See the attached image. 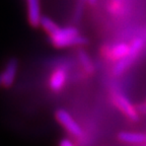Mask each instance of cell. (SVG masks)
<instances>
[{"label":"cell","mask_w":146,"mask_h":146,"mask_svg":"<svg viewBox=\"0 0 146 146\" xmlns=\"http://www.w3.org/2000/svg\"><path fill=\"white\" fill-rule=\"evenodd\" d=\"M50 42L56 48L63 49L84 46L88 43V40L81 36L75 27H59L57 32L50 35Z\"/></svg>","instance_id":"6da1fadb"},{"label":"cell","mask_w":146,"mask_h":146,"mask_svg":"<svg viewBox=\"0 0 146 146\" xmlns=\"http://www.w3.org/2000/svg\"><path fill=\"white\" fill-rule=\"evenodd\" d=\"M145 46V40L143 38H136L130 44V53L125 58L121 59L120 61H117L116 65L113 68L114 75L120 76L122 75L126 70L130 68V66L137 60L138 56L140 55L141 51L143 50Z\"/></svg>","instance_id":"7a4b0ae2"},{"label":"cell","mask_w":146,"mask_h":146,"mask_svg":"<svg viewBox=\"0 0 146 146\" xmlns=\"http://www.w3.org/2000/svg\"><path fill=\"white\" fill-rule=\"evenodd\" d=\"M113 102L115 106L119 109V111L123 113L130 121L138 122L139 121V113L138 109L133 106V104L130 102V100L120 91H115L112 96Z\"/></svg>","instance_id":"3957f363"},{"label":"cell","mask_w":146,"mask_h":146,"mask_svg":"<svg viewBox=\"0 0 146 146\" xmlns=\"http://www.w3.org/2000/svg\"><path fill=\"white\" fill-rule=\"evenodd\" d=\"M55 117L56 120L59 122V124L62 127L72 136L76 137V138H80L83 135L82 130L80 126L78 125L77 122L73 119V117L67 112L66 110L59 109L55 113Z\"/></svg>","instance_id":"277c9868"},{"label":"cell","mask_w":146,"mask_h":146,"mask_svg":"<svg viewBox=\"0 0 146 146\" xmlns=\"http://www.w3.org/2000/svg\"><path fill=\"white\" fill-rule=\"evenodd\" d=\"M68 79V69L65 65L56 67L49 79V87L53 92H59L64 88Z\"/></svg>","instance_id":"5b68a950"},{"label":"cell","mask_w":146,"mask_h":146,"mask_svg":"<svg viewBox=\"0 0 146 146\" xmlns=\"http://www.w3.org/2000/svg\"><path fill=\"white\" fill-rule=\"evenodd\" d=\"M18 68V61L16 58H10L7 61L4 69L1 72L3 80V87L9 88L11 87L14 83V80L16 77V73H17Z\"/></svg>","instance_id":"8992f818"},{"label":"cell","mask_w":146,"mask_h":146,"mask_svg":"<svg viewBox=\"0 0 146 146\" xmlns=\"http://www.w3.org/2000/svg\"><path fill=\"white\" fill-rule=\"evenodd\" d=\"M27 19L33 27H40V21L42 18L41 3L40 0H27Z\"/></svg>","instance_id":"52a82bcc"},{"label":"cell","mask_w":146,"mask_h":146,"mask_svg":"<svg viewBox=\"0 0 146 146\" xmlns=\"http://www.w3.org/2000/svg\"><path fill=\"white\" fill-rule=\"evenodd\" d=\"M129 53H130V44L120 42L110 47L108 50V56L112 60L120 61L121 59L125 58Z\"/></svg>","instance_id":"ba28073f"},{"label":"cell","mask_w":146,"mask_h":146,"mask_svg":"<svg viewBox=\"0 0 146 146\" xmlns=\"http://www.w3.org/2000/svg\"><path fill=\"white\" fill-rule=\"evenodd\" d=\"M118 139L121 142L127 144H141L145 142L146 135L142 133L135 132H120L118 134Z\"/></svg>","instance_id":"9c48e42d"},{"label":"cell","mask_w":146,"mask_h":146,"mask_svg":"<svg viewBox=\"0 0 146 146\" xmlns=\"http://www.w3.org/2000/svg\"><path fill=\"white\" fill-rule=\"evenodd\" d=\"M78 59H79V62L81 64L82 68L86 71V73H88V74L94 73V63H92V61H91L90 57H89V55L87 54L86 51L83 50V49H80L78 51Z\"/></svg>","instance_id":"30bf717a"},{"label":"cell","mask_w":146,"mask_h":146,"mask_svg":"<svg viewBox=\"0 0 146 146\" xmlns=\"http://www.w3.org/2000/svg\"><path fill=\"white\" fill-rule=\"evenodd\" d=\"M40 27L45 31L47 34H49V36L52 34H54L55 32H57L59 30V25L53 21L52 18H50L47 15H43L40 21Z\"/></svg>","instance_id":"8fae6325"},{"label":"cell","mask_w":146,"mask_h":146,"mask_svg":"<svg viewBox=\"0 0 146 146\" xmlns=\"http://www.w3.org/2000/svg\"><path fill=\"white\" fill-rule=\"evenodd\" d=\"M85 3H88V0H77L75 5V10H74V16H73L75 21H78L81 18Z\"/></svg>","instance_id":"7c38bea8"},{"label":"cell","mask_w":146,"mask_h":146,"mask_svg":"<svg viewBox=\"0 0 146 146\" xmlns=\"http://www.w3.org/2000/svg\"><path fill=\"white\" fill-rule=\"evenodd\" d=\"M59 146H75V143L69 138H63L60 140Z\"/></svg>","instance_id":"4fadbf2b"},{"label":"cell","mask_w":146,"mask_h":146,"mask_svg":"<svg viewBox=\"0 0 146 146\" xmlns=\"http://www.w3.org/2000/svg\"><path fill=\"white\" fill-rule=\"evenodd\" d=\"M98 0H88V4L90 5H96V3H98Z\"/></svg>","instance_id":"5bb4252c"},{"label":"cell","mask_w":146,"mask_h":146,"mask_svg":"<svg viewBox=\"0 0 146 146\" xmlns=\"http://www.w3.org/2000/svg\"><path fill=\"white\" fill-rule=\"evenodd\" d=\"M0 86H3V80H2V75L0 73Z\"/></svg>","instance_id":"9a60e30c"},{"label":"cell","mask_w":146,"mask_h":146,"mask_svg":"<svg viewBox=\"0 0 146 146\" xmlns=\"http://www.w3.org/2000/svg\"><path fill=\"white\" fill-rule=\"evenodd\" d=\"M145 142H146V139H145Z\"/></svg>","instance_id":"2e32d148"},{"label":"cell","mask_w":146,"mask_h":146,"mask_svg":"<svg viewBox=\"0 0 146 146\" xmlns=\"http://www.w3.org/2000/svg\"><path fill=\"white\" fill-rule=\"evenodd\" d=\"M145 105H146V103H145Z\"/></svg>","instance_id":"e0dca14e"}]
</instances>
